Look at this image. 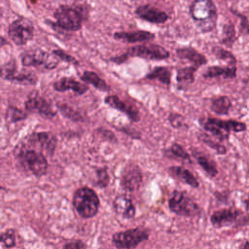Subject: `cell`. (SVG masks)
Instances as JSON below:
<instances>
[{
	"instance_id": "cell-1",
	"label": "cell",
	"mask_w": 249,
	"mask_h": 249,
	"mask_svg": "<svg viewBox=\"0 0 249 249\" xmlns=\"http://www.w3.org/2000/svg\"><path fill=\"white\" fill-rule=\"evenodd\" d=\"M89 13V10L87 3L62 4L53 13L55 22H50V24L53 28L64 31H78L82 28L83 22L88 18Z\"/></svg>"
},
{
	"instance_id": "cell-2",
	"label": "cell",
	"mask_w": 249,
	"mask_h": 249,
	"mask_svg": "<svg viewBox=\"0 0 249 249\" xmlns=\"http://www.w3.org/2000/svg\"><path fill=\"white\" fill-rule=\"evenodd\" d=\"M189 14L201 32H210L216 27L218 11L213 0H193Z\"/></svg>"
},
{
	"instance_id": "cell-3",
	"label": "cell",
	"mask_w": 249,
	"mask_h": 249,
	"mask_svg": "<svg viewBox=\"0 0 249 249\" xmlns=\"http://www.w3.org/2000/svg\"><path fill=\"white\" fill-rule=\"evenodd\" d=\"M73 206L81 217L90 218L98 212L99 199L94 191L83 187L75 192L73 196Z\"/></svg>"
},
{
	"instance_id": "cell-4",
	"label": "cell",
	"mask_w": 249,
	"mask_h": 249,
	"mask_svg": "<svg viewBox=\"0 0 249 249\" xmlns=\"http://www.w3.org/2000/svg\"><path fill=\"white\" fill-rule=\"evenodd\" d=\"M199 122L205 130L211 132L219 140L228 139L231 131L241 132L246 129L245 124L236 121H223L214 118H207L200 119Z\"/></svg>"
},
{
	"instance_id": "cell-5",
	"label": "cell",
	"mask_w": 249,
	"mask_h": 249,
	"mask_svg": "<svg viewBox=\"0 0 249 249\" xmlns=\"http://www.w3.org/2000/svg\"><path fill=\"white\" fill-rule=\"evenodd\" d=\"M128 56H137L145 59L152 60H162L169 56V53L163 47L157 44H147V45H137L129 48L127 52L122 56L112 58L116 63L124 62Z\"/></svg>"
},
{
	"instance_id": "cell-6",
	"label": "cell",
	"mask_w": 249,
	"mask_h": 249,
	"mask_svg": "<svg viewBox=\"0 0 249 249\" xmlns=\"http://www.w3.org/2000/svg\"><path fill=\"white\" fill-rule=\"evenodd\" d=\"M23 167L35 176H43L48 170V161L45 156L33 149H23L18 155Z\"/></svg>"
},
{
	"instance_id": "cell-7",
	"label": "cell",
	"mask_w": 249,
	"mask_h": 249,
	"mask_svg": "<svg viewBox=\"0 0 249 249\" xmlns=\"http://www.w3.org/2000/svg\"><path fill=\"white\" fill-rule=\"evenodd\" d=\"M169 209L180 216H195L199 212V207L196 201L181 191H174L168 199Z\"/></svg>"
},
{
	"instance_id": "cell-8",
	"label": "cell",
	"mask_w": 249,
	"mask_h": 249,
	"mask_svg": "<svg viewBox=\"0 0 249 249\" xmlns=\"http://www.w3.org/2000/svg\"><path fill=\"white\" fill-rule=\"evenodd\" d=\"M21 62L24 66H36L46 69H53L58 64L57 57L40 49L25 52L21 56Z\"/></svg>"
},
{
	"instance_id": "cell-9",
	"label": "cell",
	"mask_w": 249,
	"mask_h": 249,
	"mask_svg": "<svg viewBox=\"0 0 249 249\" xmlns=\"http://www.w3.org/2000/svg\"><path fill=\"white\" fill-rule=\"evenodd\" d=\"M149 234L146 231L136 228L117 232L113 235L112 241L118 248H134L141 242L147 240Z\"/></svg>"
},
{
	"instance_id": "cell-10",
	"label": "cell",
	"mask_w": 249,
	"mask_h": 249,
	"mask_svg": "<svg viewBox=\"0 0 249 249\" xmlns=\"http://www.w3.org/2000/svg\"><path fill=\"white\" fill-rule=\"evenodd\" d=\"M8 33L15 44L24 45L32 39L34 34V26L29 19L21 18L10 24Z\"/></svg>"
},
{
	"instance_id": "cell-11",
	"label": "cell",
	"mask_w": 249,
	"mask_h": 249,
	"mask_svg": "<svg viewBox=\"0 0 249 249\" xmlns=\"http://www.w3.org/2000/svg\"><path fill=\"white\" fill-rule=\"evenodd\" d=\"M242 220H247L246 217L238 209H222L214 212L210 221L215 228L230 227L235 224H242Z\"/></svg>"
},
{
	"instance_id": "cell-12",
	"label": "cell",
	"mask_w": 249,
	"mask_h": 249,
	"mask_svg": "<svg viewBox=\"0 0 249 249\" xmlns=\"http://www.w3.org/2000/svg\"><path fill=\"white\" fill-rule=\"evenodd\" d=\"M0 77L5 80L27 85H33L37 82L36 76L31 73H18L15 60H11L0 67Z\"/></svg>"
},
{
	"instance_id": "cell-13",
	"label": "cell",
	"mask_w": 249,
	"mask_h": 249,
	"mask_svg": "<svg viewBox=\"0 0 249 249\" xmlns=\"http://www.w3.org/2000/svg\"><path fill=\"white\" fill-rule=\"evenodd\" d=\"M142 182L141 169L134 163H128L124 168L121 175V186L128 192L138 189Z\"/></svg>"
},
{
	"instance_id": "cell-14",
	"label": "cell",
	"mask_w": 249,
	"mask_h": 249,
	"mask_svg": "<svg viewBox=\"0 0 249 249\" xmlns=\"http://www.w3.org/2000/svg\"><path fill=\"white\" fill-rule=\"evenodd\" d=\"M134 13L139 18L151 23H163L169 18V16L166 14V12L150 4L139 5L135 9Z\"/></svg>"
},
{
	"instance_id": "cell-15",
	"label": "cell",
	"mask_w": 249,
	"mask_h": 249,
	"mask_svg": "<svg viewBox=\"0 0 249 249\" xmlns=\"http://www.w3.org/2000/svg\"><path fill=\"white\" fill-rule=\"evenodd\" d=\"M25 108L27 111L36 112L45 118H53L56 114L51 103L36 92L30 94L25 102Z\"/></svg>"
},
{
	"instance_id": "cell-16",
	"label": "cell",
	"mask_w": 249,
	"mask_h": 249,
	"mask_svg": "<svg viewBox=\"0 0 249 249\" xmlns=\"http://www.w3.org/2000/svg\"><path fill=\"white\" fill-rule=\"evenodd\" d=\"M105 103L108 104L109 106H111L115 109H118L119 111L124 113L133 122L139 121V112L136 109V107H134L133 105H131L130 103H128L126 101L122 100L117 95H108V96H106L105 97Z\"/></svg>"
},
{
	"instance_id": "cell-17",
	"label": "cell",
	"mask_w": 249,
	"mask_h": 249,
	"mask_svg": "<svg viewBox=\"0 0 249 249\" xmlns=\"http://www.w3.org/2000/svg\"><path fill=\"white\" fill-rule=\"evenodd\" d=\"M29 141L31 143L38 144L40 148L44 150L46 153H48L50 156L53 154L56 147V138L52 132L49 131L33 133L30 136Z\"/></svg>"
},
{
	"instance_id": "cell-18",
	"label": "cell",
	"mask_w": 249,
	"mask_h": 249,
	"mask_svg": "<svg viewBox=\"0 0 249 249\" xmlns=\"http://www.w3.org/2000/svg\"><path fill=\"white\" fill-rule=\"evenodd\" d=\"M114 38L126 43H137V42H146L151 41L155 38V34L145 30H136V31H122L115 32Z\"/></svg>"
},
{
	"instance_id": "cell-19",
	"label": "cell",
	"mask_w": 249,
	"mask_h": 249,
	"mask_svg": "<svg viewBox=\"0 0 249 249\" xmlns=\"http://www.w3.org/2000/svg\"><path fill=\"white\" fill-rule=\"evenodd\" d=\"M114 209L117 214L125 219L133 218L135 215L134 205L129 197L124 195H121L114 199Z\"/></svg>"
},
{
	"instance_id": "cell-20",
	"label": "cell",
	"mask_w": 249,
	"mask_h": 249,
	"mask_svg": "<svg viewBox=\"0 0 249 249\" xmlns=\"http://www.w3.org/2000/svg\"><path fill=\"white\" fill-rule=\"evenodd\" d=\"M53 89L57 91H66L70 89L75 93L81 95V94H84L89 89V87L72 78L64 77L53 84Z\"/></svg>"
},
{
	"instance_id": "cell-21",
	"label": "cell",
	"mask_w": 249,
	"mask_h": 249,
	"mask_svg": "<svg viewBox=\"0 0 249 249\" xmlns=\"http://www.w3.org/2000/svg\"><path fill=\"white\" fill-rule=\"evenodd\" d=\"M176 53L179 57L191 61L196 67H199L207 62L206 57L192 47H183L177 49Z\"/></svg>"
},
{
	"instance_id": "cell-22",
	"label": "cell",
	"mask_w": 249,
	"mask_h": 249,
	"mask_svg": "<svg viewBox=\"0 0 249 249\" xmlns=\"http://www.w3.org/2000/svg\"><path fill=\"white\" fill-rule=\"evenodd\" d=\"M169 172L173 177H175L179 181H181L185 184H188L193 188L198 187V182H197L196 178L188 169H186L182 166H171V167H169Z\"/></svg>"
},
{
	"instance_id": "cell-23",
	"label": "cell",
	"mask_w": 249,
	"mask_h": 249,
	"mask_svg": "<svg viewBox=\"0 0 249 249\" xmlns=\"http://www.w3.org/2000/svg\"><path fill=\"white\" fill-rule=\"evenodd\" d=\"M196 70V66H188L178 70L177 76H176L178 89H184L188 88L195 81Z\"/></svg>"
},
{
	"instance_id": "cell-24",
	"label": "cell",
	"mask_w": 249,
	"mask_h": 249,
	"mask_svg": "<svg viewBox=\"0 0 249 249\" xmlns=\"http://www.w3.org/2000/svg\"><path fill=\"white\" fill-rule=\"evenodd\" d=\"M236 74L235 67H222V66H212L209 67L203 76L205 78H215V77H223L225 79L234 78Z\"/></svg>"
},
{
	"instance_id": "cell-25",
	"label": "cell",
	"mask_w": 249,
	"mask_h": 249,
	"mask_svg": "<svg viewBox=\"0 0 249 249\" xmlns=\"http://www.w3.org/2000/svg\"><path fill=\"white\" fill-rule=\"evenodd\" d=\"M82 81L86 82L87 84H90L92 85L94 88L100 89V90H104L107 91L109 90V87L107 86V84L105 83L104 80H102L96 73L91 72V71H85L83 73V75L81 76Z\"/></svg>"
},
{
	"instance_id": "cell-26",
	"label": "cell",
	"mask_w": 249,
	"mask_h": 249,
	"mask_svg": "<svg viewBox=\"0 0 249 249\" xmlns=\"http://www.w3.org/2000/svg\"><path fill=\"white\" fill-rule=\"evenodd\" d=\"M147 79L157 80L164 85L170 84L171 72L167 67H156L146 76Z\"/></svg>"
},
{
	"instance_id": "cell-27",
	"label": "cell",
	"mask_w": 249,
	"mask_h": 249,
	"mask_svg": "<svg viewBox=\"0 0 249 249\" xmlns=\"http://www.w3.org/2000/svg\"><path fill=\"white\" fill-rule=\"evenodd\" d=\"M231 106V101L228 96H219L212 100L211 109L218 115L228 114Z\"/></svg>"
},
{
	"instance_id": "cell-28",
	"label": "cell",
	"mask_w": 249,
	"mask_h": 249,
	"mask_svg": "<svg viewBox=\"0 0 249 249\" xmlns=\"http://www.w3.org/2000/svg\"><path fill=\"white\" fill-rule=\"evenodd\" d=\"M196 160L198 162V164L202 167V169L211 177H214L218 170H217V166L215 164V162L209 159L208 157H206L205 155L202 154H196Z\"/></svg>"
},
{
	"instance_id": "cell-29",
	"label": "cell",
	"mask_w": 249,
	"mask_h": 249,
	"mask_svg": "<svg viewBox=\"0 0 249 249\" xmlns=\"http://www.w3.org/2000/svg\"><path fill=\"white\" fill-rule=\"evenodd\" d=\"M58 110L68 119H71L73 121H83L84 118L83 116L76 111L74 108H72L71 106H69L66 103H57L56 104Z\"/></svg>"
},
{
	"instance_id": "cell-30",
	"label": "cell",
	"mask_w": 249,
	"mask_h": 249,
	"mask_svg": "<svg viewBox=\"0 0 249 249\" xmlns=\"http://www.w3.org/2000/svg\"><path fill=\"white\" fill-rule=\"evenodd\" d=\"M236 40V33L234 25L232 23H227L223 26V39L222 44L231 46L232 43Z\"/></svg>"
},
{
	"instance_id": "cell-31",
	"label": "cell",
	"mask_w": 249,
	"mask_h": 249,
	"mask_svg": "<svg viewBox=\"0 0 249 249\" xmlns=\"http://www.w3.org/2000/svg\"><path fill=\"white\" fill-rule=\"evenodd\" d=\"M26 117H27V114L25 111L14 106H10L6 113V118L11 123H16V122L24 120L26 119Z\"/></svg>"
},
{
	"instance_id": "cell-32",
	"label": "cell",
	"mask_w": 249,
	"mask_h": 249,
	"mask_svg": "<svg viewBox=\"0 0 249 249\" xmlns=\"http://www.w3.org/2000/svg\"><path fill=\"white\" fill-rule=\"evenodd\" d=\"M213 53L220 59H223L227 62H229L230 64H234L236 59L235 57L233 56V54L231 53H230L229 51L223 49V48H220V47H214L213 48Z\"/></svg>"
},
{
	"instance_id": "cell-33",
	"label": "cell",
	"mask_w": 249,
	"mask_h": 249,
	"mask_svg": "<svg viewBox=\"0 0 249 249\" xmlns=\"http://www.w3.org/2000/svg\"><path fill=\"white\" fill-rule=\"evenodd\" d=\"M0 242L5 247H14L16 245V234L15 231L12 229H9L1 233L0 235Z\"/></svg>"
},
{
	"instance_id": "cell-34",
	"label": "cell",
	"mask_w": 249,
	"mask_h": 249,
	"mask_svg": "<svg viewBox=\"0 0 249 249\" xmlns=\"http://www.w3.org/2000/svg\"><path fill=\"white\" fill-rule=\"evenodd\" d=\"M169 152L170 154H172L173 156L179 158V159H182V160H188V161H191V158H190V155L184 150V148L179 145V144H173L170 148H169Z\"/></svg>"
},
{
	"instance_id": "cell-35",
	"label": "cell",
	"mask_w": 249,
	"mask_h": 249,
	"mask_svg": "<svg viewBox=\"0 0 249 249\" xmlns=\"http://www.w3.org/2000/svg\"><path fill=\"white\" fill-rule=\"evenodd\" d=\"M97 174V182L96 185L100 188H105L109 183V175L107 173L106 168H99L96 171Z\"/></svg>"
},
{
	"instance_id": "cell-36",
	"label": "cell",
	"mask_w": 249,
	"mask_h": 249,
	"mask_svg": "<svg viewBox=\"0 0 249 249\" xmlns=\"http://www.w3.org/2000/svg\"><path fill=\"white\" fill-rule=\"evenodd\" d=\"M201 139H202V141H203L205 144H207L208 146H210L212 149L216 150L219 154H225V153H226V148H225L223 145L219 144L218 142L215 143V142H214L211 138H209L207 135L202 134Z\"/></svg>"
},
{
	"instance_id": "cell-37",
	"label": "cell",
	"mask_w": 249,
	"mask_h": 249,
	"mask_svg": "<svg viewBox=\"0 0 249 249\" xmlns=\"http://www.w3.org/2000/svg\"><path fill=\"white\" fill-rule=\"evenodd\" d=\"M53 53L56 57L62 59V60L65 61V62L72 63V64H78V63H79L78 60H77L74 56H72V55L66 53H65L64 51H62V50H54V51H53Z\"/></svg>"
},
{
	"instance_id": "cell-38",
	"label": "cell",
	"mask_w": 249,
	"mask_h": 249,
	"mask_svg": "<svg viewBox=\"0 0 249 249\" xmlns=\"http://www.w3.org/2000/svg\"><path fill=\"white\" fill-rule=\"evenodd\" d=\"M231 12L240 18V31L243 32L245 35H247V33H248V18H247V17L243 14L238 13L236 10H233V9H231Z\"/></svg>"
},
{
	"instance_id": "cell-39",
	"label": "cell",
	"mask_w": 249,
	"mask_h": 249,
	"mask_svg": "<svg viewBox=\"0 0 249 249\" xmlns=\"http://www.w3.org/2000/svg\"><path fill=\"white\" fill-rule=\"evenodd\" d=\"M168 120H169V122H170L171 125H172V126H174V127L179 128V127H181V126L185 125L184 118H183L182 116L178 115V114H171V115L169 116Z\"/></svg>"
},
{
	"instance_id": "cell-40",
	"label": "cell",
	"mask_w": 249,
	"mask_h": 249,
	"mask_svg": "<svg viewBox=\"0 0 249 249\" xmlns=\"http://www.w3.org/2000/svg\"><path fill=\"white\" fill-rule=\"evenodd\" d=\"M63 248L65 249H82L86 248V244L83 243L81 240H76V241H71L69 243H66Z\"/></svg>"
}]
</instances>
